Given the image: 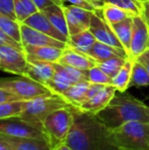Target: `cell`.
Segmentation results:
<instances>
[{
    "mask_svg": "<svg viewBox=\"0 0 149 150\" xmlns=\"http://www.w3.org/2000/svg\"><path fill=\"white\" fill-rule=\"evenodd\" d=\"M72 128L66 143L74 150H119L109 138V129L96 115L73 106Z\"/></svg>",
    "mask_w": 149,
    "mask_h": 150,
    "instance_id": "1",
    "label": "cell"
},
{
    "mask_svg": "<svg viewBox=\"0 0 149 150\" xmlns=\"http://www.w3.org/2000/svg\"><path fill=\"white\" fill-rule=\"evenodd\" d=\"M108 129H113L132 120L149 122V106L126 92H119L110 102L96 115Z\"/></svg>",
    "mask_w": 149,
    "mask_h": 150,
    "instance_id": "2",
    "label": "cell"
},
{
    "mask_svg": "<svg viewBox=\"0 0 149 150\" xmlns=\"http://www.w3.org/2000/svg\"><path fill=\"white\" fill-rule=\"evenodd\" d=\"M109 138L119 150H149V122L132 120L109 129Z\"/></svg>",
    "mask_w": 149,
    "mask_h": 150,
    "instance_id": "3",
    "label": "cell"
},
{
    "mask_svg": "<svg viewBox=\"0 0 149 150\" xmlns=\"http://www.w3.org/2000/svg\"><path fill=\"white\" fill-rule=\"evenodd\" d=\"M68 106H71V104L60 95L51 94L48 96L38 97L28 101L26 110L20 119L42 129L44 120L48 115L57 109Z\"/></svg>",
    "mask_w": 149,
    "mask_h": 150,
    "instance_id": "4",
    "label": "cell"
},
{
    "mask_svg": "<svg viewBox=\"0 0 149 150\" xmlns=\"http://www.w3.org/2000/svg\"><path fill=\"white\" fill-rule=\"evenodd\" d=\"M73 120L74 115L72 105L53 111L44 120L42 129L52 148L61 143H66L72 128Z\"/></svg>",
    "mask_w": 149,
    "mask_h": 150,
    "instance_id": "5",
    "label": "cell"
},
{
    "mask_svg": "<svg viewBox=\"0 0 149 150\" xmlns=\"http://www.w3.org/2000/svg\"><path fill=\"white\" fill-rule=\"evenodd\" d=\"M0 88L13 93L20 100L26 101L54 94L45 85L25 76H18V78L13 79H2Z\"/></svg>",
    "mask_w": 149,
    "mask_h": 150,
    "instance_id": "6",
    "label": "cell"
},
{
    "mask_svg": "<svg viewBox=\"0 0 149 150\" xmlns=\"http://www.w3.org/2000/svg\"><path fill=\"white\" fill-rule=\"evenodd\" d=\"M29 67V59L25 50L7 45H0V69L16 76H25Z\"/></svg>",
    "mask_w": 149,
    "mask_h": 150,
    "instance_id": "7",
    "label": "cell"
},
{
    "mask_svg": "<svg viewBox=\"0 0 149 150\" xmlns=\"http://www.w3.org/2000/svg\"><path fill=\"white\" fill-rule=\"evenodd\" d=\"M0 134L10 137H16V138H33L47 140V137L42 129L33 126L20 117L0 120Z\"/></svg>",
    "mask_w": 149,
    "mask_h": 150,
    "instance_id": "8",
    "label": "cell"
},
{
    "mask_svg": "<svg viewBox=\"0 0 149 150\" xmlns=\"http://www.w3.org/2000/svg\"><path fill=\"white\" fill-rule=\"evenodd\" d=\"M147 50H149V26L141 14L135 16L133 18V34L129 58L136 60Z\"/></svg>",
    "mask_w": 149,
    "mask_h": 150,
    "instance_id": "9",
    "label": "cell"
},
{
    "mask_svg": "<svg viewBox=\"0 0 149 150\" xmlns=\"http://www.w3.org/2000/svg\"><path fill=\"white\" fill-rule=\"evenodd\" d=\"M89 30L94 35V37L96 38L97 41L102 42L104 44H107V45L113 46V47L124 49L121 41H119V38L114 34L110 25L103 18L100 9L96 10L93 13Z\"/></svg>",
    "mask_w": 149,
    "mask_h": 150,
    "instance_id": "10",
    "label": "cell"
},
{
    "mask_svg": "<svg viewBox=\"0 0 149 150\" xmlns=\"http://www.w3.org/2000/svg\"><path fill=\"white\" fill-rule=\"evenodd\" d=\"M64 9L66 12L70 36L89 30L92 16L95 11H90V10L84 9L73 4H70V5L64 4Z\"/></svg>",
    "mask_w": 149,
    "mask_h": 150,
    "instance_id": "11",
    "label": "cell"
},
{
    "mask_svg": "<svg viewBox=\"0 0 149 150\" xmlns=\"http://www.w3.org/2000/svg\"><path fill=\"white\" fill-rule=\"evenodd\" d=\"M22 41L23 44L27 45H36V46H53L61 49H66L68 47V43L62 42L60 40L54 39L42 32L35 30L31 27L22 23Z\"/></svg>",
    "mask_w": 149,
    "mask_h": 150,
    "instance_id": "12",
    "label": "cell"
},
{
    "mask_svg": "<svg viewBox=\"0 0 149 150\" xmlns=\"http://www.w3.org/2000/svg\"><path fill=\"white\" fill-rule=\"evenodd\" d=\"M117 92V90L112 85H105L99 92L96 93L89 100L80 105L78 108L83 112L97 115L100 110H102L110 102V100Z\"/></svg>",
    "mask_w": 149,
    "mask_h": 150,
    "instance_id": "13",
    "label": "cell"
},
{
    "mask_svg": "<svg viewBox=\"0 0 149 150\" xmlns=\"http://www.w3.org/2000/svg\"><path fill=\"white\" fill-rule=\"evenodd\" d=\"M23 24L27 25V26L31 27L35 30L42 32V33L46 34V35L50 36L54 39L60 40V41L66 42V43L68 42V37H66L58 29H56L53 26V24L47 18V16L40 10L33 16H31L30 18H27L25 22H23Z\"/></svg>",
    "mask_w": 149,
    "mask_h": 150,
    "instance_id": "14",
    "label": "cell"
},
{
    "mask_svg": "<svg viewBox=\"0 0 149 150\" xmlns=\"http://www.w3.org/2000/svg\"><path fill=\"white\" fill-rule=\"evenodd\" d=\"M58 62L83 71H86L97 65V61L89 54L76 50L72 47H68L64 50V53Z\"/></svg>",
    "mask_w": 149,
    "mask_h": 150,
    "instance_id": "15",
    "label": "cell"
},
{
    "mask_svg": "<svg viewBox=\"0 0 149 150\" xmlns=\"http://www.w3.org/2000/svg\"><path fill=\"white\" fill-rule=\"evenodd\" d=\"M24 48L28 59L48 61V62H58L64 50L53 46H36L27 45V44L24 45Z\"/></svg>",
    "mask_w": 149,
    "mask_h": 150,
    "instance_id": "16",
    "label": "cell"
},
{
    "mask_svg": "<svg viewBox=\"0 0 149 150\" xmlns=\"http://www.w3.org/2000/svg\"><path fill=\"white\" fill-rule=\"evenodd\" d=\"M54 74L55 69L53 67V62L29 59V67L26 77L46 85L53 78Z\"/></svg>",
    "mask_w": 149,
    "mask_h": 150,
    "instance_id": "17",
    "label": "cell"
},
{
    "mask_svg": "<svg viewBox=\"0 0 149 150\" xmlns=\"http://www.w3.org/2000/svg\"><path fill=\"white\" fill-rule=\"evenodd\" d=\"M0 138L5 140L13 150H53L47 140L33 138H16L0 134Z\"/></svg>",
    "mask_w": 149,
    "mask_h": 150,
    "instance_id": "18",
    "label": "cell"
},
{
    "mask_svg": "<svg viewBox=\"0 0 149 150\" xmlns=\"http://www.w3.org/2000/svg\"><path fill=\"white\" fill-rule=\"evenodd\" d=\"M88 54H89L91 57H93L97 62L105 61L107 59L114 58V57L129 58V56H128L125 49L113 47V46L107 45V44H104L99 41H96L93 48H92L91 51Z\"/></svg>",
    "mask_w": 149,
    "mask_h": 150,
    "instance_id": "19",
    "label": "cell"
},
{
    "mask_svg": "<svg viewBox=\"0 0 149 150\" xmlns=\"http://www.w3.org/2000/svg\"><path fill=\"white\" fill-rule=\"evenodd\" d=\"M90 82L82 81L72 85L64 94L61 95L72 106L79 107L88 99V90L90 87Z\"/></svg>",
    "mask_w": 149,
    "mask_h": 150,
    "instance_id": "20",
    "label": "cell"
},
{
    "mask_svg": "<svg viewBox=\"0 0 149 150\" xmlns=\"http://www.w3.org/2000/svg\"><path fill=\"white\" fill-rule=\"evenodd\" d=\"M50 22L53 24V26L56 29H58L62 34L70 38V33H68V22H66V12L64 9V4H52L48 6L47 8L41 10Z\"/></svg>",
    "mask_w": 149,
    "mask_h": 150,
    "instance_id": "21",
    "label": "cell"
},
{
    "mask_svg": "<svg viewBox=\"0 0 149 150\" xmlns=\"http://www.w3.org/2000/svg\"><path fill=\"white\" fill-rule=\"evenodd\" d=\"M110 27L121 41L124 49L126 50L128 56H129L130 50H131L132 34H133V18H129L127 20L117 23V24L110 25Z\"/></svg>",
    "mask_w": 149,
    "mask_h": 150,
    "instance_id": "22",
    "label": "cell"
},
{
    "mask_svg": "<svg viewBox=\"0 0 149 150\" xmlns=\"http://www.w3.org/2000/svg\"><path fill=\"white\" fill-rule=\"evenodd\" d=\"M96 41L97 40L94 37L93 34L90 32V30H86L80 32L76 35L70 36L68 45V47H72L76 50H79V51L88 54L93 48Z\"/></svg>",
    "mask_w": 149,
    "mask_h": 150,
    "instance_id": "23",
    "label": "cell"
},
{
    "mask_svg": "<svg viewBox=\"0 0 149 150\" xmlns=\"http://www.w3.org/2000/svg\"><path fill=\"white\" fill-rule=\"evenodd\" d=\"M134 60L131 58H128L126 60L125 64L121 67L119 71L115 77L112 78V85L119 92H126L128 88L130 87L132 78V71H133Z\"/></svg>",
    "mask_w": 149,
    "mask_h": 150,
    "instance_id": "24",
    "label": "cell"
},
{
    "mask_svg": "<svg viewBox=\"0 0 149 150\" xmlns=\"http://www.w3.org/2000/svg\"><path fill=\"white\" fill-rule=\"evenodd\" d=\"M101 13L103 16V18H105V21L109 25L117 24L124 20H127L129 18H134L136 14H134L133 12L128 11L126 9H123L121 7H117L115 5L109 3H104L102 6Z\"/></svg>",
    "mask_w": 149,
    "mask_h": 150,
    "instance_id": "25",
    "label": "cell"
},
{
    "mask_svg": "<svg viewBox=\"0 0 149 150\" xmlns=\"http://www.w3.org/2000/svg\"><path fill=\"white\" fill-rule=\"evenodd\" d=\"M28 101L16 100L0 104V120L20 117L25 112Z\"/></svg>",
    "mask_w": 149,
    "mask_h": 150,
    "instance_id": "26",
    "label": "cell"
},
{
    "mask_svg": "<svg viewBox=\"0 0 149 150\" xmlns=\"http://www.w3.org/2000/svg\"><path fill=\"white\" fill-rule=\"evenodd\" d=\"M130 87H149V71L138 60H134Z\"/></svg>",
    "mask_w": 149,
    "mask_h": 150,
    "instance_id": "27",
    "label": "cell"
},
{
    "mask_svg": "<svg viewBox=\"0 0 149 150\" xmlns=\"http://www.w3.org/2000/svg\"><path fill=\"white\" fill-rule=\"evenodd\" d=\"M20 27H22V23L18 22V20H12L7 16H0V31L4 32L16 41L23 43Z\"/></svg>",
    "mask_w": 149,
    "mask_h": 150,
    "instance_id": "28",
    "label": "cell"
},
{
    "mask_svg": "<svg viewBox=\"0 0 149 150\" xmlns=\"http://www.w3.org/2000/svg\"><path fill=\"white\" fill-rule=\"evenodd\" d=\"M53 67L56 73L60 74L64 78H66L72 84L79 83V82L82 81H87L85 71H83L74 69V67H68V65L61 64L59 62H53Z\"/></svg>",
    "mask_w": 149,
    "mask_h": 150,
    "instance_id": "29",
    "label": "cell"
},
{
    "mask_svg": "<svg viewBox=\"0 0 149 150\" xmlns=\"http://www.w3.org/2000/svg\"><path fill=\"white\" fill-rule=\"evenodd\" d=\"M14 6H16V18L20 23L25 22L28 18L39 11L33 0H14Z\"/></svg>",
    "mask_w": 149,
    "mask_h": 150,
    "instance_id": "30",
    "label": "cell"
},
{
    "mask_svg": "<svg viewBox=\"0 0 149 150\" xmlns=\"http://www.w3.org/2000/svg\"><path fill=\"white\" fill-rule=\"evenodd\" d=\"M72 85H74V84L71 83V82L68 81L66 78H64L62 75H60V74L55 71L53 78H52L45 86L51 91L52 93L61 96Z\"/></svg>",
    "mask_w": 149,
    "mask_h": 150,
    "instance_id": "31",
    "label": "cell"
},
{
    "mask_svg": "<svg viewBox=\"0 0 149 150\" xmlns=\"http://www.w3.org/2000/svg\"><path fill=\"white\" fill-rule=\"evenodd\" d=\"M86 79L88 82L93 84H101V85H112V78L105 74L98 65L92 67L85 71Z\"/></svg>",
    "mask_w": 149,
    "mask_h": 150,
    "instance_id": "32",
    "label": "cell"
},
{
    "mask_svg": "<svg viewBox=\"0 0 149 150\" xmlns=\"http://www.w3.org/2000/svg\"><path fill=\"white\" fill-rule=\"evenodd\" d=\"M127 59L128 58H124V57H114V58L107 59L105 61L97 62V65L104 71V73L107 74L110 78H113L117 76V74L119 71L121 67L125 64Z\"/></svg>",
    "mask_w": 149,
    "mask_h": 150,
    "instance_id": "33",
    "label": "cell"
},
{
    "mask_svg": "<svg viewBox=\"0 0 149 150\" xmlns=\"http://www.w3.org/2000/svg\"><path fill=\"white\" fill-rule=\"evenodd\" d=\"M104 3L112 4L117 7L133 12L136 16L142 13V1L140 0H104Z\"/></svg>",
    "mask_w": 149,
    "mask_h": 150,
    "instance_id": "34",
    "label": "cell"
},
{
    "mask_svg": "<svg viewBox=\"0 0 149 150\" xmlns=\"http://www.w3.org/2000/svg\"><path fill=\"white\" fill-rule=\"evenodd\" d=\"M0 16H7L12 20H18L14 0H0Z\"/></svg>",
    "mask_w": 149,
    "mask_h": 150,
    "instance_id": "35",
    "label": "cell"
},
{
    "mask_svg": "<svg viewBox=\"0 0 149 150\" xmlns=\"http://www.w3.org/2000/svg\"><path fill=\"white\" fill-rule=\"evenodd\" d=\"M0 45H7V46H10V47L16 48V49L25 50L24 44L16 41V39L11 38L10 36H8L7 34H5L2 31H0Z\"/></svg>",
    "mask_w": 149,
    "mask_h": 150,
    "instance_id": "36",
    "label": "cell"
},
{
    "mask_svg": "<svg viewBox=\"0 0 149 150\" xmlns=\"http://www.w3.org/2000/svg\"><path fill=\"white\" fill-rule=\"evenodd\" d=\"M16 100H20V99L18 96H16L13 93L3 89V88H0V104L6 102H11V101Z\"/></svg>",
    "mask_w": 149,
    "mask_h": 150,
    "instance_id": "37",
    "label": "cell"
},
{
    "mask_svg": "<svg viewBox=\"0 0 149 150\" xmlns=\"http://www.w3.org/2000/svg\"><path fill=\"white\" fill-rule=\"evenodd\" d=\"M33 1L35 2V4H36V6L40 11L47 8L48 6L52 5V4H56V3L59 4L56 0H33Z\"/></svg>",
    "mask_w": 149,
    "mask_h": 150,
    "instance_id": "38",
    "label": "cell"
},
{
    "mask_svg": "<svg viewBox=\"0 0 149 150\" xmlns=\"http://www.w3.org/2000/svg\"><path fill=\"white\" fill-rule=\"evenodd\" d=\"M141 16H143V18L145 20V22L147 23L149 26V0L146 1H142V13Z\"/></svg>",
    "mask_w": 149,
    "mask_h": 150,
    "instance_id": "39",
    "label": "cell"
},
{
    "mask_svg": "<svg viewBox=\"0 0 149 150\" xmlns=\"http://www.w3.org/2000/svg\"><path fill=\"white\" fill-rule=\"evenodd\" d=\"M136 60H138L141 63H143L149 71V50H147L146 52H144V53L142 54V55H140Z\"/></svg>",
    "mask_w": 149,
    "mask_h": 150,
    "instance_id": "40",
    "label": "cell"
},
{
    "mask_svg": "<svg viewBox=\"0 0 149 150\" xmlns=\"http://www.w3.org/2000/svg\"><path fill=\"white\" fill-rule=\"evenodd\" d=\"M0 150H13L5 140L0 138Z\"/></svg>",
    "mask_w": 149,
    "mask_h": 150,
    "instance_id": "41",
    "label": "cell"
},
{
    "mask_svg": "<svg viewBox=\"0 0 149 150\" xmlns=\"http://www.w3.org/2000/svg\"><path fill=\"white\" fill-rule=\"evenodd\" d=\"M53 150H74L71 146H68L66 143H61V144L57 145L56 147H54Z\"/></svg>",
    "mask_w": 149,
    "mask_h": 150,
    "instance_id": "42",
    "label": "cell"
},
{
    "mask_svg": "<svg viewBox=\"0 0 149 150\" xmlns=\"http://www.w3.org/2000/svg\"><path fill=\"white\" fill-rule=\"evenodd\" d=\"M92 2L94 6L96 7V9H101L102 6L104 4V0H90Z\"/></svg>",
    "mask_w": 149,
    "mask_h": 150,
    "instance_id": "43",
    "label": "cell"
},
{
    "mask_svg": "<svg viewBox=\"0 0 149 150\" xmlns=\"http://www.w3.org/2000/svg\"><path fill=\"white\" fill-rule=\"evenodd\" d=\"M56 1H57L59 4H61V5L62 4H64V0H56Z\"/></svg>",
    "mask_w": 149,
    "mask_h": 150,
    "instance_id": "44",
    "label": "cell"
},
{
    "mask_svg": "<svg viewBox=\"0 0 149 150\" xmlns=\"http://www.w3.org/2000/svg\"><path fill=\"white\" fill-rule=\"evenodd\" d=\"M140 1H146V0H140Z\"/></svg>",
    "mask_w": 149,
    "mask_h": 150,
    "instance_id": "45",
    "label": "cell"
}]
</instances>
